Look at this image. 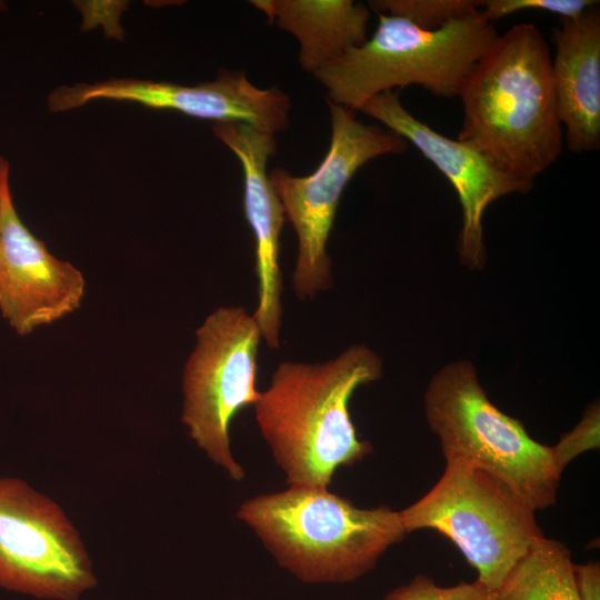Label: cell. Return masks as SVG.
Segmentation results:
<instances>
[{
    "mask_svg": "<svg viewBox=\"0 0 600 600\" xmlns=\"http://www.w3.org/2000/svg\"><path fill=\"white\" fill-rule=\"evenodd\" d=\"M197 344L182 376L181 419L190 437L232 480L244 478L231 451L230 424L254 406L261 330L242 307H220L196 331Z\"/></svg>",
    "mask_w": 600,
    "mask_h": 600,
    "instance_id": "8",
    "label": "cell"
},
{
    "mask_svg": "<svg viewBox=\"0 0 600 600\" xmlns=\"http://www.w3.org/2000/svg\"><path fill=\"white\" fill-rule=\"evenodd\" d=\"M331 140L323 160L309 176L296 177L277 168L269 173L271 184L298 238L292 276L293 291L303 300L314 298L332 283L327 242L344 188L368 161L384 154L402 153L408 142L382 124H367L356 112L328 101Z\"/></svg>",
    "mask_w": 600,
    "mask_h": 600,
    "instance_id": "7",
    "label": "cell"
},
{
    "mask_svg": "<svg viewBox=\"0 0 600 600\" xmlns=\"http://www.w3.org/2000/svg\"><path fill=\"white\" fill-rule=\"evenodd\" d=\"M384 600H497V592L490 591L478 580L441 587L430 577L419 574L408 584L393 589Z\"/></svg>",
    "mask_w": 600,
    "mask_h": 600,
    "instance_id": "18",
    "label": "cell"
},
{
    "mask_svg": "<svg viewBox=\"0 0 600 600\" xmlns=\"http://www.w3.org/2000/svg\"><path fill=\"white\" fill-rule=\"evenodd\" d=\"M10 164L0 154V311L20 336L77 310L86 281L73 264L54 257L20 219L10 191Z\"/></svg>",
    "mask_w": 600,
    "mask_h": 600,
    "instance_id": "12",
    "label": "cell"
},
{
    "mask_svg": "<svg viewBox=\"0 0 600 600\" xmlns=\"http://www.w3.org/2000/svg\"><path fill=\"white\" fill-rule=\"evenodd\" d=\"M94 100L139 103L220 122H240L276 134L289 126V97L278 88L260 89L244 72L221 70L213 81L186 86L133 78L60 86L48 98L52 112L69 111Z\"/></svg>",
    "mask_w": 600,
    "mask_h": 600,
    "instance_id": "10",
    "label": "cell"
},
{
    "mask_svg": "<svg viewBox=\"0 0 600 600\" xmlns=\"http://www.w3.org/2000/svg\"><path fill=\"white\" fill-rule=\"evenodd\" d=\"M599 448V407H590L581 421L551 447L554 464L560 473L581 453Z\"/></svg>",
    "mask_w": 600,
    "mask_h": 600,
    "instance_id": "20",
    "label": "cell"
},
{
    "mask_svg": "<svg viewBox=\"0 0 600 600\" xmlns=\"http://www.w3.org/2000/svg\"><path fill=\"white\" fill-rule=\"evenodd\" d=\"M400 513L407 533L431 529L447 537L493 592L544 536L536 510L499 479L460 461H446L437 483Z\"/></svg>",
    "mask_w": 600,
    "mask_h": 600,
    "instance_id": "6",
    "label": "cell"
},
{
    "mask_svg": "<svg viewBox=\"0 0 600 600\" xmlns=\"http://www.w3.org/2000/svg\"><path fill=\"white\" fill-rule=\"evenodd\" d=\"M499 33L481 9L437 30L379 14L370 39L313 73L327 100L354 112L370 98L394 88L420 86L453 98Z\"/></svg>",
    "mask_w": 600,
    "mask_h": 600,
    "instance_id": "4",
    "label": "cell"
},
{
    "mask_svg": "<svg viewBox=\"0 0 600 600\" xmlns=\"http://www.w3.org/2000/svg\"><path fill=\"white\" fill-rule=\"evenodd\" d=\"M213 133L238 158L243 170V207L256 243L258 306L253 318L269 348H278L281 327L282 274L279 266L280 232L286 220L267 163L276 153L274 134L240 122H220Z\"/></svg>",
    "mask_w": 600,
    "mask_h": 600,
    "instance_id": "13",
    "label": "cell"
},
{
    "mask_svg": "<svg viewBox=\"0 0 600 600\" xmlns=\"http://www.w3.org/2000/svg\"><path fill=\"white\" fill-rule=\"evenodd\" d=\"M570 550L544 536L534 540L497 591V600H580Z\"/></svg>",
    "mask_w": 600,
    "mask_h": 600,
    "instance_id": "16",
    "label": "cell"
},
{
    "mask_svg": "<svg viewBox=\"0 0 600 600\" xmlns=\"http://www.w3.org/2000/svg\"><path fill=\"white\" fill-rule=\"evenodd\" d=\"M237 517L304 582H350L407 534L400 511L356 507L328 488L289 486L246 500Z\"/></svg>",
    "mask_w": 600,
    "mask_h": 600,
    "instance_id": "3",
    "label": "cell"
},
{
    "mask_svg": "<svg viewBox=\"0 0 600 600\" xmlns=\"http://www.w3.org/2000/svg\"><path fill=\"white\" fill-rule=\"evenodd\" d=\"M1 4V3H0Z\"/></svg>",
    "mask_w": 600,
    "mask_h": 600,
    "instance_id": "23",
    "label": "cell"
},
{
    "mask_svg": "<svg viewBox=\"0 0 600 600\" xmlns=\"http://www.w3.org/2000/svg\"><path fill=\"white\" fill-rule=\"evenodd\" d=\"M97 586L91 559L61 508L0 477V587L42 600H79Z\"/></svg>",
    "mask_w": 600,
    "mask_h": 600,
    "instance_id": "9",
    "label": "cell"
},
{
    "mask_svg": "<svg viewBox=\"0 0 600 600\" xmlns=\"http://www.w3.org/2000/svg\"><path fill=\"white\" fill-rule=\"evenodd\" d=\"M551 59L537 26L516 24L499 34L459 93L463 114L458 139L531 184L558 160L563 146Z\"/></svg>",
    "mask_w": 600,
    "mask_h": 600,
    "instance_id": "1",
    "label": "cell"
},
{
    "mask_svg": "<svg viewBox=\"0 0 600 600\" xmlns=\"http://www.w3.org/2000/svg\"><path fill=\"white\" fill-rule=\"evenodd\" d=\"M478 0H371L370 11L399 17L423 30H437L481 9Z\"/></svg>",
    "mask_w": 600,
    "mask_h": 600,
    "instance_id": "17",
    "label": "cell"
},
{
    "mask_svg": "<svg viewBox=\"0 0 600 600\" xmlns=\"http://www.w3.org/2000/svg\"><path fill=\"white\" fill-rule=\"evenodd\" d=\"M269 23L292 34L298 60L310 73L336 61L368 39L370 9L352 0H254Z\"/></svg>",
    "mask_w": 600,
    "mask_h": 600,
    "instance_id": "15",
    "label": "cell"
},
{
    "mask_svg": "<svg viewBox=\"0 0 600 600\" xmlns=\"http://www.w3.org/2000/svg\"><path fill=\"white\" fill-rule=\"evenodd\" d=\"M597 3L594 0H487L481 12L491 22L523 10L546 11L561 19H572Z\"/></svg>",
    "mask_w": 600,
    "mask_h": 600,
    "instance_id": "19",
    "label": "cell"
},
{
    "mask_svg": "<svg viewBox=\"0 0 600 600\" xmlns=\"http://www.w3.org/2000/svg\"><path fill=\"white\" fill-rule=\"evenodd\" d=\"M381 377L382 360L364 344L321 363H279L253 407L289 486L328 488L339 467L372 451L357 436L349 401L356 389Z\"/></svg>",
    "mask_w": 600,
    "mask_h": 600,
    "instance_id": "2",
    "label": "cell"
},
{
    "mask_svg": "<svg viewBox=\"0 0 600 600\" xmlns=\"http://www.w3.org/2000/svg\"><path fill=\"white\" fill-rule=\"evenodd\" d=\"M574 581L580 600H600V566L590 561L574 564Z\"/></svg>",
    "mask_w": 600,
    "mask_h": 600,
    "instance_id": "21",
    "label": "cell"
},
{
    "mask_svg": "<svg viewBox=\"0 0 600 600\" xmlns=\"http://www.w3.org/2000/svg\"><path fill=\"white\" fill-rule=\"evenodd\" d=\"M553 31L552 79L568 147L591 152L600 147V11L560 19Z\"/></svg>",
    "mask_w": 600,
    "mask_h": 600,
    "instance_id": "14",
    "label": "cell"
},
{
    "mask_svg": "<svg viewBox=\"0 0 600 600\" xmlns=\"http://www.w3.org/2000/svg\"><path fill=\"white\" fill-rule=\"evenodd\" d=\"M1 213H2V194L0 190V271H1Z\"/></svg>",
    "mask_w": 600,
    "mask_h": 600,
    "instance_id": "22",
    "label": "cell"
},
{
    "mask_svg": "<svg viewBox=\"0 0 600 600\" xmlns=\"http://www.w3.org/2000/svg\"><path fill=\"white\" fill-rule=\"evenodd\" d=\"M359 111L413 144L448 179L462 212L458 240L460 260L471 269H481L486 261V209L501 197L529 192L533 184L501 170L470 143L430 128L404 108L393 90L370 98Z\"/></svg>",
    "mask_w": 600,
    "mask_h": 600,
    "instance_id": "11",
    "label": "cell"
},
{
    "mask_svg": "<svg viewBox=\"0 0 600 600\" xmlns=\"http://www.w3.org/2000/svg\"><path fill=\"white\" fill-rule=\"evenodd\" d=\"M424 413L446 461L488 472L536 511L556 503L562 473L551 447L532 439L519 420L490 401L470 361L451 362L436 373L424 394Z\"/></svg>",
    "mask_w": 600,
    "mask_h": 600,
    "instance_id": "5",
    "label": "cell"
}]
</instances>
